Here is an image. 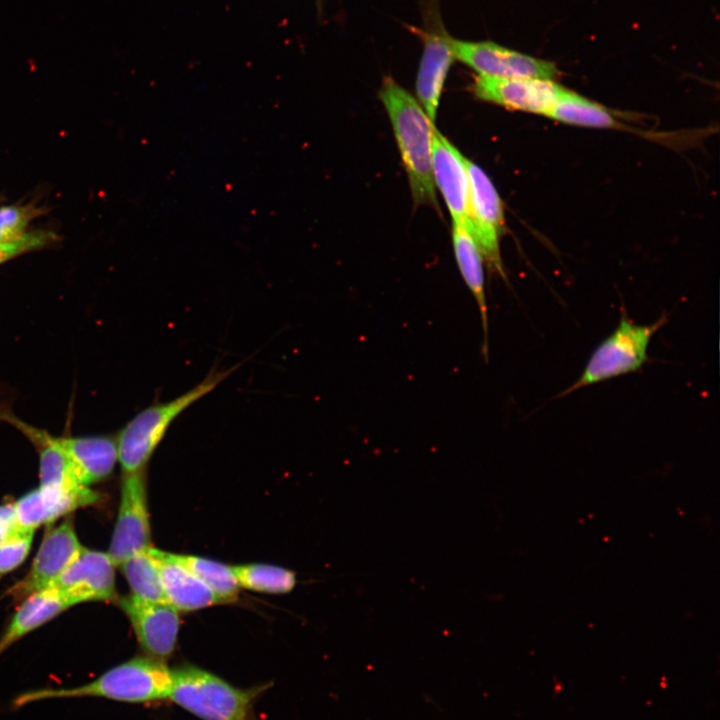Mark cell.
<instances>
[{
    "mask_svg": "<svg viewBox=\"0 0 720 720\" xmlns=\"http://www.w3.org/2000/svg\"><path fill=\"white\" fill-rule=\"evenodd\" d=\"M392 124L413 200L438 208L432 171V122L419 102L393 78L383 79L379 90Z\"/></svg>",
    "mask_w": 720,
    "mask_h": 720,
    "instance_id": "cell-1",
    "label": "cell"
},
{
    "mask_svg": "<svg viewBox=\"0 0 720 720\" xmlns=\"http://www.w3.org/2000/svg\"><path fill=\"white\" fill-rule=\"evenodd\" d=\"M172 680V669L168 668L164 661L149 656L135 657L79 686L25 691L15 697L12 705L20 708L46 700L75 698L144 703L168 698Z\"/></svg>",
    "mask_w": 720,
    "mask_h": 720,
    "instance_id": "cell-2",
    "label": "cell"
},
{
    "mask_svg": "<svg viewBox=\"0 0 720 720\" xmlns=\"http://www.w3.org/2000/svg\"><path fill=\"white\" fill-rule=\"evenodd\" d=\"M234 370L235 367L212 369L191 389L171 400L151 404L132 417L115 438L122 473L146 471L171 424L191 405L212 392Z\"/></svg>",
    "mask_w": 720,
    "mask_h": 720,
    "instance_id": "cell-3",
    "label": "cell"
},
{
    "mask_svg": "<svg viewBox=\"0 0 720 720\" xmlns=\"http://www.w3.org/2000/svg\"><path fill=\"white\" fill-rule=\"evenodd\" d=\"M169 699L202 720H258L254 700L265 686L239 689L201 668L172 669Z\"/></svg>",
    "mask_w": 720,
    "mask_h": 720,
    "instance_id": "cell-4",
    "label": "cell"
},
{
    "mask_svg": "<svg viewBox=\"0 0 720 720\" xmlns=\"http://www.w3.org/2000/svg\"><path fill=\"white\" fill-rule=\"evenodd\" d=\"M666 314L649 325L631 321L626 313L615 330L594 349L579 378L558 397L612 378L639 371L648 360L653 335L667 322Z\"/></svg>",
    "mask_w": 720,
    "mask_h": 720,
    "instance_id": "cell-5",
    "label": "cell"
},
{
    "mask_svg": "<svg viewBox=\"0 0 720 720\" xmlns=\"http://www.w3.org/2000/svg\"><path fill=\"white\" fill-rule=\"evenodd\" d=\"M150 547L146 471L122 473L119 508L107 553L118 567Z\"/></svg>",
    "mask_w": 720,
    "mask_h": 720,
    "instance_id": "cell-6",
    "label": "cell"
},
{
    "mask_svg": "<svg viewBox=\"0 0 720 720\" xmlns=\"http://www.w3.org/2000/svg\"><path fill=\"white\" fill-rule=\"evenodd\" d=\"M469 179L470 229L483 259L502 277L499 238L504 226L502 200L481 167L465 157Z\"/></svg>",
    "mask_w": 720,
    "mask_h": 720,
    "instance_id": "cell-7",
    "label": "cell"
},
{
    "mask_svg": "<svg viewBox=\"0 0 720 720\" xmlns=\"http://www.w3.org/2000/svg\"><path fill=\"white\" fill-rule=\"evenodd\" d=\"M455 59L463 62L479 75L498 78L558 77L555 64L501 46L491 41L470 42L450 36Z\"/></svg>",
    "mask_w": 720,
    "mask_h": 720,
    "instance_id": "cell-8",
    "label": "cell"
},
{
    "mask_svg": "<svg viewBox=\"0 0 720 720\" xmlns=\"http://www.w3.org/2000/svg\"><path fill=\"white\" fill-rule=\"evenodd\" d=\"M115 568L107 552L82 547L52 586L71 606L91 601H113L117 598Z\"/></svg>",
    "mask_w": 720,
    "mask_h": 720,
    "instance_id": "cell-9",
    "label": "cell"
},
{
    "mask_svg": "<svg viewBox=\"0 0 720 720\" xmlns=\"http://www.w3.org/2000/svg\"><path fill=\"white\" fill-rule=\"evenodd\" d=\"M564 87L551 79L498 78L478 75L472 85L474 95L511 110L547 115Z\"/></svg>",
    "mask_w": 720,
    "mask_h": 720,
    "instance_id": "cell-10",
    "label": "cell"
},
{
    "mask_svg": "<svg viewBox=\"0 0 720 720\" xmlns=\"http://www.w3.org/2000/svg\"><path fill=\"white\" fill-rule=\"evenodd\" d=\"M82 547L71 520L62 521L47 529L29 571L10 593L25 597L52 586L77 557Z\"/></svg>",
    "mask_w": 720,
    "mask_h": 720,
    "instance_id": "cell-11",
    "label": "cell"
},
{
    "mask_svg": "<svg viewBox=\"0 0 720 720\" xmlns=\"http://www.w3.org/2000/svg\"><path fill=\"white\" fill-rule=\"evenodd\" d=\"M135 636L146 654L164 661L173 653L178 638V611L168 603L148 602L132 595L119 599Z\"/></svg>",
    "mask_w": 720,
    "mask_h": 720,
    "instance_id": "cell-12",
    "label": "cell"
},
{
    "mask_svg": "<svg viewBox=\"0 0 720 720\" xmlns=\"http://www.w3.org/2000/svg\"><path fill=\"white\" fill-rule=\"evenodd\" d=\"M432 171L435 186H438L450 211L453 225L469 232V179L465 157L435 126L432 133Z\"/></svg>",
    "mask_w": 720,
    "mask_h": 720,
    "instance_id": "cell-13",
    "label": "cell"
},
{
    "mask_svg": "<svg viewBox=\"0 0 720 720\" xmlns=\"http://www.w3.org/2000/svg\"><path fill=\"white\" fill-rule=\"evenodd\" d=\"M98 500L90 487L77 489L38 487L13 503L17 527L34 531Z\"/></svg>",
    "mask_w": 720,
    "mask_h": 720,
    "instance_id": "cell-14",
    "label": "cell"
},
{
    "mask_svg": "<svg viewBox=\"0 0 720 720\" xmlns=\"http://www.w3.org/2000/svg\"><path fill=\"white\" fill-rule=\"evenodd\" d=\"M422 36L424 46L416 79L417 101L434 122L444 83L455 57L450 36L441 28L422 32Z\"/></svg>",
    "mask_w": 720,
    "mask_h": 720,
    "instance_id": "cell-15",
    "label": "cell"
},
{
    "mask_svg": "<svg viewBox=\"0 0 720 720\" xmlns=\"http://www.w3.org/2000/svg\"><path fill=\"white\" fill-rule=\"evenodd\" d=\"M56 441L85 486L107 478L118 462L116 440L110 436H61Z\"/></svg>",
    "mask_w": 720,
    "mask_h": 720,
    "instance_id": "cell-16",
    "label": "cell"
},
{
    "mask_svg": "<svg viewBox=\"0 0 720 720\" xmlns=\"http://www.w3.org/2000/svg\"><path fill=\"white\" fill-rule=\"evenodd\" d=\"M161 580L166 603L177 611H195L219 603L212 591L168 552L149 548Z\"/></svg>",
    "mask_w": 720,
    "mask_h": 720,
    "instance_id": "cell-17",
    "label": "cell"
},
{
    "mask_svg": "<svg viewBox=\"0 0 720 720\" xmlns=\"http://www.w3.org/2000/svg\"><path fill=\"white\" fill-rule=\"evenodd\" d=\"M71 605L53 587H47L25 596L0 636V657L20 639L51 621Z\"/></svg>",
    "mask_w": 720,
    "mask_h": 720,
    "instance_id": "cell-18",
    "label": "cell"
},
{
    "mask_svg": "<svg viewBox=\"0 0 720 720\" xmlns=\"http://www.w3.org/2000/svg\"><path fill=\"white\" fill-rule=\"evenodd\" d=\"M452 243L460 274L476 301L483 330L482 353L488 354V309L485 294L483 256L472 235L464 228L453 225Z\"/></svg>",
    "mask_w": 720,
    "mask_h": 720,
    "instance_id": "cell-19",
    "label": "cell"
},
{
    "mask_svg": "<svg viewBox=\"0 0 720 720\" xmlns=\"http://www.w3.org/2000/svg\"><path fill=\"white\" fill-rule=\"evenodd\" d=\"M546 116L559 122L586 127L615 128L619 125L607 108L567 89H564Z\"/></svg>",
    "mask_w": 720,
    "mask_h": 720,
    "instance_id": "cell-20",
    "label": "cell"
},
{
    "mask_svg": "<svg viewBox=\"0 0 720 720\" xmlns=\"http://www.w3.org/2000/svg\"><path fill=\"white\" fill-rule=\"evenodd\" d=\"M168 555L205 584L216 596L219 603L232 602L237 599L240 585L230 566L195 555L169 552Z\"/></svg>",
    "mask_w": 720,
    "mask_h": 720,
    "instance_id": "cell-21",
    "label": "cell"
},
{
    "mask_svg": "<svg viewBox=\"0 0 720 720\" xmlns=\"http://www.w3.org/2000/svg\"><path fill=\"white\" fill-rule=\"evenodd\" d=\"M240 587L262 593L285 594L296 585L293 571L269 564L250 563L232 566Z\"/></svg>",
    "mask_w": 720,
    "mask_h": 720,
    "instance_id": "cell-22",
    "label": "cell"
},
{
    "mask_svg": "<svg viewBox=\"0 0 720 720\" xmlns=\"http://www.w3.org/2000/svg\"><path fill=\"white\" fill-rule=\"evenodd\" d=\"M118 567L130 587L132 596L143 601L166 603L160 576L149 549L131 556Z\"/></svg>",
    "mask_w": 720,
    "mask_h": 720,
    "instance_id": "cell-23",
    "label": "cell"
},
{
    "mask_svg": "<svg viewBox=\"0 0 720 720\" xmlns=\"http://www.w3.org/2000/svg\"><path fill=\"white\" fill-rule=\"evenodd\" d=\"M43 213L34 203L0 206V242L22 237L32 220Z\"/></svg>",
    "mask_w": 720,
    "mask_h": 720,
    "instance_id": "cell-24",
    "label": "cell"
},
{
    "mask_svg": "<svg viewBox=\"0 0 720 720\" xmlns=\"http://www.w3.org/2000/svg\"><path fill=\"white\" fill-rule=\"evenodd\" d=\"M34 531L17 530L0 544V579L18 568L28 557Z\"/></svg>",
    "mask_w": 720,
    "mask_h": 720,
    "instance_id": "cell-25",
    "label": "cell"
},
{
    "mask_svg": "<svg viewBox=\"0 0 720 720\" xmlns=\"http://www.w3.org/2000/svg\"><path fill=\"white\" fill-rule=\"evenodd\" d=\"M57 240V235L51 231H27L22 237L7 242H0V264L19 255L41 249Z\"/></svg>",
    "mask_w": 720,
    "mask_h": 720,
    "instance_id": "cell-26",
    "label": "cell"
},
{
    "mask_svg": "<svg viewBox=\"0 0 720 720\" xmlns=\"http://www.w3.org/2000/svg\"><path fill=\"white\" fill-rule=\"evenodd\" d=\"M17 530L13 503L0 505V544Z\"/></svg>",
    "mask_w": 720,
    "mask_h": 720,
    "instance_id": "cell-27",
    "label": "cell"
},
{
    "mask_svg": "<svg viewBox=\"0 0 720 720\" xmlns=\"http://www.w3.org/2000/svg\"><path fill=\"white\" fill-rule=\"evenodd\" d=\"M0 201H1V196H0Z\"/></svg>",
    "mask_w": 720,
    "mask_h": 720,
    "instance_id": "cell-28",
    "label": "cell"
}]
</instances>
